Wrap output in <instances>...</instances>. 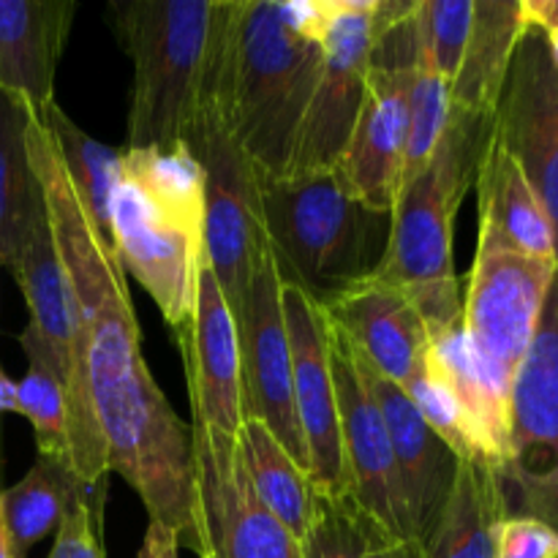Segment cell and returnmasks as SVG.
Segmentation results:
<instances>
[{
	"mask_svg": "<svg viewBox=\"0 0 558 558\" xmlns=\"http://www.w3.org/2000/svg\"><path fill=\"white\" fill-rule=\"evenodd\" d=\"M521 16L526 27L543 33L558 31V0H521Z\"/></svg>",
	"mask_w": 558,
	"mask_h": 558,
	"instance_id": "35",
	"label": "cell"
},
{
	"mask_svg": "<svg viewBox=\"0 0 558 558\" xmlns=\"http://www.w3.org/2000/svg\"><path fill=\"white\" fill-rule=\"evenodd\" d=\"M414 69L371 65L363 107L332 169L343 189L376 213H390L401 194Z\"/></svg>",
	"mask_w": 558,
	"mask_h": 558,
	"instance_id": "17",
	"label": "cell"
},
{
	"mask_svg": "<svg viewBox=\"0 0 558 558\" xmlns=\"http://www.w3.org/2000/svg\"><path fill=\"white\" fill-rule=\"evenodd\" d=\"M523 31L521 0H474L466 52L450 85L456 112L494 120Z\"/></svg>",
	"mask_w": 558,
	"mask_h": 558,
	"instance_id": "22",
	"label": "cell"
},
{
	"mask_svg": "<svg viewBox=\"0 0 558 558\" xmlns=\"http://www.w3.org/2000/svg\"><path fill=\"white\" fill-rule=\"evenodd\" d=\"M496 477L507 515L537 518L558 532V267L512 379L507 458Z\"/></svg>",
	"mask_w": 558,
	"mask_h": 558,
	"instance_id": "7",
	"label": "cell"
},
{
	"mask_svg": "<svg viewBox=\"0 0 558 558\" xmlns=\"http://www.w3.org/2000/svg\"><path fill=\"white\" fill-rule=\"evenodd\" d=\"M494 120L452 109L428 167L409 180L390 210L387 248L374 276L407 294L430 332L463 316L452 232L463 196L477 180Z\"/></svg>",
	"mask_w": 558,
	"mask_h": 558,
	"instance_id": "5",
	"label": "cell"
},
{
	"mask_svg": "<svg viewBox=\"0 0 558 558\" xmlns=\"http://www.w3.org/2000/svg\"><path fill=\"white\" fill-rule=\"evenodd\" d=\"M352 349V347H349ZM357 368L379 407L396 456L403 499H407L409 523L414 543H423L439 521L458 474V456L447 441L425 423L412 398L396 381L385 379L368 360L354 352Z\"/></svg>",
	"mask_w": 558,
	"mask_h": 558,
	"instance_id": "18",
	"label": "cell"
},
{
	"mask_svg": "<svg viewBox=\"0 0 558 558\" xmlns=\"http://www.w3.org/2000/svg\"><path fill=\"white\" fill-rule=\"evenodd\" d=\"M494 558H558V532L529 515H507L496 529Z\"/></svg>",
	"mask_w": 558,
	"mask_h": 558,
	"instance_id": "33",
	"label": "cell"
},
{
	"mask_svg": "<svg viewBox=\"0 0 558 558\" xmlns=\"http://www.w3.org/2000/svg\"><path fill=\"white\" fill-rule=\"evenodd\" d=\"M330 0H234V20L210 109L254 169L292 167L325 58Z\"/></svg>",
	"mask_w": 558,
	"mask_h": 558,
	"instance_id": "2",
	"label": "cell"
},
{
	"mask_svg": "<svg viewBox=\"0 0 558 558\" xmlns=\"http://www.w3.org/2000/svg\"><path fill=\"white\" fill-rule=\"evenodd\" d=\"M38 123L47 125V131L52 134L58 156L63 161V169L69 174V183L74 189L76 199H80L82 210L87 213L104 243L118 254L112 234V196L120 178V163H123V147H112L93 140L58 104Z\"/></svg>",
	"mask_w": 558,
	"mask_h": 558,
	"instance_id": "27",
	"label": "cell"
},
{
	"mask_svg": "<svg viewBox=\"0 0 558 558\" xmlns=\"http://www.w3.org/2000/svg\"><path fill=\"white\" fill-rule=\"evenodd\" d=\"M238 452L262 505L294 537L303 539L316 505V485L311 474L283 450L281 441L259 420H243Z\"/></svg>",
	"mask_w": 558,
	"mask_h": 558,
	"instance_id": "26",
	"label": "cell"
},
{
	"mask_svg": "<svg viewBox=\"0 0 558 558\" xmlns=\"http://www.w3.org/2000/svg\"><path fill=\"white\" fill-rule=\"evenodd\" d=\"M332 330L363 354L385 379L407 390L428 354V327L412 300L371 272L322 305Z\"/></svg>",
	"mask_w": 558,
	"mask_h": 558,
	"instance_id": "19",
	"label": "cell"
},
{
	"mask_svg": "<svg viewBox=\"0 0 558 558\" xmlns=\"http://www.w3.org/2000/svg\"><path fill=\"white\" fill-rule=\"evenodd\" d=\"M371 558H423V554H420V543H412V539H387Z\"/></svg>",
	"mask_w": 558,
	"mask_h": 558,
	"instance_id": "36",
	"label": "cell"
},
{
	"mask_svg": "<svg viewBox=\"0 0 558 558\" xmlns=\"http://www.w3.org/2000/svg\"><path fill=\"white\" fill-rule=\"evenodd\" d=\"M0 558H14V554H11V543H9V532H5V521H3V510H0Z\"/></svg>",
	"mask_w": 558,
	"mask_h": 558,
	"instance_id": "38",
	"label": "cell"
},
{
	"mask_svg": "<svg viewBox=\"0 0 558 558\" xmlns=\"http://www.w3.org/2000/svg\"><path fill=\"white\" fill-rule=\"evenodd\" d=\"M556 262L534 259L480 232L463 298V332L474 365L505 401L537 332Z\"/></svg>",
	"mask_w": 558,
	"mask_h": 558,
	"instance_id": "8",
	"label": "cell"
},
{
	"mask_svg": "<svg viewBox=\"0 0 558 558\" xmlns=\"http://www.w3.org/2000/svg\"><path fill=\"white\" fill-rule=\"evenodd\" d=\"M281 305L292 352V398L316 490L352 494L338 420L336 379L330 357V325L316 300L294 283L281 281Z\"/></svg>",
	"mask_w": 558,
	"mask_h": 558,
	"instance_id": "12",
	"label": "cell"
},
{
	"mask_svg": "<svg viewBox=\"0 0 558 558\" xmlns=\"http://www.w3.org/2000/svg\"><path fill=\"white\" fill-rule=\"evenodd\" d=\"M185 145L205 172V262L238 316L256 267L270 254L256 169L213 112L196 120Z\"/></svg>",
	"mask_w": 558,
	"mask_h": 558,
	"instance_id": "9",
	"label": "cell"
},
{
	"mask_svg": "<svg viewBox=\"0 0 558 558\" xmlns=\"http://www.w3.org/2000/svg\"><path fill=\"white\" fill-rule=\"evenodd\" d=\"M112 234L123 270L150 294L172 332L185 330L205 265V172L185 142L123 147Z\"/></svg>",
	"mask_w": 558,
	"mask_h": 558,
	"instance_id": "4",
	"label": "cell"
},
{
	"mask_svg": "<svg viewBox=\"0 0 558 558\" xmlns=\"http://www.w3.org/2000/svg\"><path fill=\"white\" fill-rule=\"evenodd\" d=\"M505 518V496L494 469L461 461L445 510L420 543V554L423 558H494L496 529Z\"/></svg>",
	"mask_w": 558,
	"mask_h": 558,
	"instance_id": "24",
	"label": "cell"
},
{
	"mask_svg": "<svg viewBox=\"0 0 558 558\" xmlns=\"http://www.w3.org/2000/svg\"><path fill=\"white\" fill-rule=\"evenodd\" d=\"M194 430L196 518L199 558H303L300 539L256 496L238 439H227L205 425Z\"/></svg>",
	"mask_w": 558,
	"mask_h": 558,
	"instance_id": "10",
	"label": "cell"
},
{
	"mask_svg": "<svg viewBox=\"0 0 558 558\" xmlns=\"http://www.w3.org/2000/svg\"><path fill=\"white\" fill-rule=\"evenodd\" d=\"M16 412V385L0 368V414Z\"/></svg>",
	"mask_w": 558,
	"mask_h": 558,
	"instance_id": "37",
	"label": "cell"
},
{
	"mask_svg": "<svg viewBox=\"0 0 558 558\" xmlns=\"http://www.w3.org/2000/svg\"><path fill=\"white\" fill-rule=\"evenodd\" d=\"M36 114L14 93L0 90V265L11 270L47 205L27 150V125Z\"/></svg>",
	"mask_w": 558,
	"mask_h": 558,
	"instance_id": "23",
	"label": "cell"
},
{
	"mask_svg": "<svg viewBox=\"0 0 558 558\" xmlns=\"http://www.w3.org/2000/svg\"><path fill=\"white\" fill-rule=\"evenodd\" d=\"M545 38H548L550 58H554V63H556V69H558V31H550V33H545Z\"/></svg>",
	"mask_w": 558,
	"mask_h": 558,
	"instance_id": "39",
	"label": "cell"
},
{
	"mask_svg": "<svg viewBox=\"0 0 558 558\" xmlns=\"http://www.w3.org/2000/svg\"><path fill=\"white\" fill-rule=\"evenodd\" d=\"M74 0H0V90L36 120L54 107V74L74 20Z\"/></svg>",
	"mask_w": 558,
	"mask_h": 558,
	"instance_id": "20",
	"label": "cell"
},
{
	"mask_svg": "<svg viewBox=\"0 0 558 558\" xmlns=\"http://www.w3.org/2000/svg\"><path fill=\"white\" fill-rule=\"evenodd\" d=\"M414 20H417V69L434 71L452 85L472 33L474 0H420Z\"/></svg>",
	"mask_w": 558,
	"mask_h": 558,
	"instance_id": "30",
	"label": "cell"
},
{
	"mask_svg": "<svg viewBox=\"0 0 558 558\" xmlns=\"http://www.w3.org/2000/svg\"><path fill=\"white\" fill-rule=\"evenodd\" d=\"M452 101L450 82L428 69H414L412 90H409V123L407 153H403V185L417 178L434 158L447 123H450Z\"/></svg>",
	"mask_w": 558,
	"mask_h": 558,
	"instance_id": "31",
	"label": "cell"
},
{
	"mask_svg": "<svg viewBox=\"0 0 558 558\" xmlns=\"http://www.w3.org/2000/svg\"><path fill=\"white\" fill-rule=\"evenodd\" d=\"M180 539L172 529H167L163 523L150 521L147 523L145 539H142L140 556L136 558H180Z\"/></svg>",
	"mask_w": 558,
	"mask_h": 558,
	"instance_id": "34",
	"label": "cell"
},
{
	"mask_svg": "<svg viewBox=\"0 0 558 558\" xmlns=\"http://www.w3.org/2000/svg\"><path fill=\"white\" fill-rule=\"evenodd\" d=\"M104 532V507L93 501L80 499L69 512L63 523L54 532L52 550L47 558H107L101 545Z\"/></svg>",
	"mask_w": 558,
	"mask_h": 558,
	"instance_id": "32",
	"label": "cell"
},
{
	"mask_svg": "<svg viewBox=\"0 0 558 558\" xmlns=\"http://www.w3.org/2000/svg\"><path fill=\"white\" fill-rule=\"evenodd\" d=\"M174 338L183 354L194 423L218 436L238 439L245 420L240 336L227 298L207 262L199 270L194 319L185 330L174 332Z\"/></svg>",
	"mask_w": 558,
	"mask_h": 558,
	"instance_id": "16",
	"label": "cell"
},
{
	"mask_svg": "<svg viewBox=\"0 0 558 558\" xmlns=\"http://www.w3.org/2000/svg\"><path fill=\"white\" fill-rule=\"evenodd\" d=\"M330 325V322H327ZM332 379L352 496L371 521L392 539H412L407 499L379 407L365 385L349 343L330 327Z\"/></svg>",
	"mask_w": 558,
	"mask_h": 558,
	"instance_id": "15",
	"label": "cell"
},
{
	"mask_svg": "<svg viewBox=\"0 0 558 558\" xmlns=\"http://www.w3.org/2000/svg\"><path fill=\"white\" fill-rule=\"evenodd\" d=\"M494 136L515 158L554 227L558 265V69L548 38L526 27L494 114Z\"/></svg>",
	"mask_w": 558,
	"mask_h": 558,
	"instance_id": "13",
	"label": "cell"
},
{
	"mask_svg": "<svg viewBox=\"0 0 558 558\" xmlns=\"http://www.w3.org/2000/svg\"><path fill=\"white\" fill-rule=\"evenodd\" d=\"M234 0H114L109 25L134 60L125 147L185 142L216 107Z\"/></svg>",
	"mask_w": 558,
	"mask_h": 558,
	"instance_id": "3",
	"label": "cell"
},
{
	"mask_svg": "<svg viewBox=\"0 0 558 558\" xmlns=\"http://www.w3.org/2000/svg\"><path fill=\"white\" fill-rule=\"evenodd\" d=\"M374 11L376 0H330L325 58L287 174L336 169L363 107L374 52Z\"/></svg>",
	"mask_w": 558,
	"mask_h": 558,
	"instance_id": "11",
	"label": "cell"
},
{
	"mask_svg": "<svg viewBox=\"0 0 558 558\" xmlns=\"http://www.w3.org/2000/svg\"><path fill=\"white\" fill-rule=\"evenodd\" d=\"M243 363V417L259 420L283 450L308 472L292 398V352L281 305V276L272 254L256 267L243 305L234 316Z\"/></svg>",
	"mask_w": 558,
	"mask_h": 558,
	"instance_id": "14",
	"label": "cell"
},
{
	"mask_svg": "<svg viewBox=\"0 0 558 558\" xmlns=\"http://www.w3.org/2000/svg\"><path fill=\"white\" fill-rule=\"evenodd\" d=\"M262 223L283 283L327 305L368 278L390 234V213L354 199L332 169L281 174L256 172Z\"/></svg>",
	"mask_w": 558,
	"mask_h": 558,
	"instance_id": "6",
	"label": "cell"
},
{
	"mask_svg": "<svg viewBox=\"0 0 558 558\" xmlns=\"http://www.w3.org/2000/svg\"><path fill=\"white\" fill-rule=\"evenodd\" d=\"M480 232L534 259L556 262L554 227L515 158L490 134L477 167Z\"/></svg>",
	"mask_w": 558,
	"mask_h": 558,
	"instance_id": "21",
	"label": "cell"
},
{
	"mask_svg": "<svg viewBox=\"0 0 558 558\" xmlns=\"http://www.w3.org/2000/svg\"><path fill=\"white\" fill-rule=\"evenodd\" d=\"M27 150L76 305L82 385L104 439L107 472L120 474L147 518L172 529L196 554L194 430L153 379L123 265L82 210L52 134L36 118L27 125Z\"/></svg>",
	"mask_w": 558,
	"mask_h": 558,
	"instance_id": "1",
	"label": "cell"
},
{
	"mask_svg": "<svg viewBox=\"0 0 558 558\" xmlns=\"http://www.w3.org/2000/svg\"><path fill=\"white\" fill-rule=\"evenodd\" d=\"M20 347L25 349L27 374L16 385V414L33 425L38 456L71 463L69 396L63 379L54 371L47 349L27 327L20 332Z\"/></svg>",
	"mask_w": 558,
	"mask_h": 558,
	"instance_id": "28",
	"label": "cell"
},
{
	"mask_svg": "<svg viewBox=\"0 0 558 558\" xmlns=\"http://www.w3.org/2000/svg\"><path fill=\"white\" fill-rule=\"evenodd\" d=\"M379 523L371 521L352 494L330 496L316 490L314 518L300 539L303 558H371L387 543Z\"/></svg>",
	"mask_w": 558,
	"mask_h": 558,
	"instance_id": "29",
	"label": "cell"
},
{
	"mask_svg": "<svg viewBox=\"0 0 558 558\" xmlns=\"http://www.w3.org/2000/svg\"><path fill=\"white\" fill-rule=\"evenodd\" d=\"M80 499L93 501L98 507L107 505V494L87 490L71 463L38 456L31 472L20 483L0 490V510H3L14 558H27L33 545L58 532L65 512Z\"/></svg>",
	"mask_w": 558,
	"mask_h": 558,
	"instance_id": "25",
	"label": "cell"
}]
</instances>
